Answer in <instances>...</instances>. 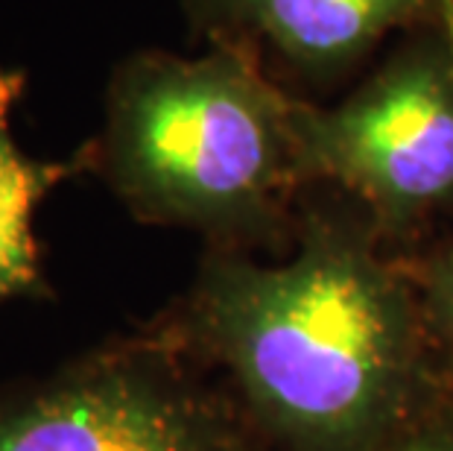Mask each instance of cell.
<instances>
[{
	"instance_id": "cell-1",
	"label": "cell",
	"mask_w": 453,
	"mask_h": 451,
	"mask_svg": "<svg viewBox=\"0 0 453 451\" xmlns=\"http://www.w3.org/2000/svg\"><path fill=\"white\" fill-rule=\"evenodd\" d=\"M152 329L223 372L240 419L284 451H380L453 387L403 258L327 185L304 191L287 261L205 249Z\"/></svg>"
},
{
	"instance_id": "cell-2",
	"label": "cell",
	"mask_w": 453,
	"mask_h": 451,
	"mask_svg": "<svg viewBox=\"0 0 453 451\" xmlns=\"http://www.w3.org/2000/svg\"><path fill=\"white\" fill-rule=\"evenodd\" d=\"M302 100L246 47L208 44L196 59L132 53L105 85L91 174L141 223L190 229L208 249L281 253L307 191Z\"/></svg>"
},
{
	"instance_id": "cell-3",
	"label": "cell",
	"mask_w": 453,
	"mask_h": 451,
	"mask_svg": "<svg viewBox=\"0 0 453 451\" xmlns=\"http://www.w3.org/2000/svg\"><path fill=\"white\" fill-rule=\"evenodd\" d=\"M307 188L342 191L383 246L410 244L453 214V24L407 33L342 103H298Z\"/></svg>"
},
{
	"instance_id": "cell-4",
	"label": "cell",
	"mask_w": 453,
	"mask_h": 451,
	"mask_svg": "<svg viewBox=\"0 0 453 451\" xmlns=\"http://www.w3.org/2000/svg\"><path fill=\"white\" fill-rule=\"evenodd\" d=\"M202 372L150 325L0 390V451H252Z\"/></svg>"
},
{
	"instance_id": "cell-5",
	"label": "cell",
	"mask_w": 453,
	"mask_h": 451,
	"mask_svg": "<svg viewBox=\"0 0 453 451\" xmlns=\"http://www.w3.org/2000/svg\"><path fill=\"white\" fill-rule=\"evenodd\" d=\"M190 33L252 51L290 91L331 89L392 33L453 24V0H185Z\"/></svg>"
},
{
	"instance_id": "cell-6",
	"label": "cell",
	"mask_w": 453,
	"mask_h": 451,
	"mask_svg": "<svg viewBox=\"0 0 453 451\" xmlns=\"http://www.w3.org/2000/svg\"><path fill=\"white\" fill-rule=\"evenodd\" d=\"M27 76L0 68V302L50 299L35 241V211L62 182L91 174V147L67 159H33L12 136V114Z\"/></svg>"
},
{
	"instance_id": "cell-7",
	"label": "cell",
	"mask_w": 453,
	"mask_h": 451,
	"mask_svg": "<svg viewBox=\"0 0 453 451\" xmlns=\"http://www.w3.org/2000/svg\"><path fill=\"white\" fill-rule=\"evenodd\" d=\"M412 282L418 287L424 316L441 352L453 354V241L403 258Z\"/></svg>"
},
{
	"instance_id": "cell-8",
	"label": "cell",
	"mask_w": 453,
	"mask_h": 451,
	"mask_svg": "<svg viewBox=\"0 0 453 451\" xmlns=\"http://www.w3.org/2000/svg\"><path fill=\"white\" fill-rule=\"evenodd\" d=\"M380 451H453V387L410 431Z\"/></svg>"
}]
</instances>
